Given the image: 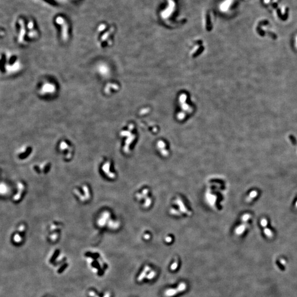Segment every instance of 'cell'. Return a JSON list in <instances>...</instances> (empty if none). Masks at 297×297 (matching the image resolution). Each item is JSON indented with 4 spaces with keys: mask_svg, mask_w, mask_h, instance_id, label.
<instances>
[{
    "mask_svg": "<svg viewBox=\"0 0 297 297\" xmlns=\"http://www.w3.org/2000/svg\"><path fill=\"white\" fill-rule=\"evenodd\" d=\"M83 258L89 270L94 275L102 277L105 275L108 268L106 259L99 251L90 249L85 251Z\"/></svg>",
    "mask_w": 297,
    "mask_h": 297,
    "instance_id": "1",
    "label": "cell"
},
{
    "mask_svg": "<svg viewBox=\"0 0 297 297\" xmlns=\"http://www.w3.org/2000/svg\"><path fill=\"white\" fill-rule=\"evenodd\" d=\"M47 262L48 266L57 275L65 273L70 266L68 258L59 248H55L50 251Z\"/></svg>",
    "mask_w": 297,
    "mask_h": 297,
    "instance_id": "2",
    "label": "cell"
},
{
    "mask_svg": "<svg viewBox=\"0 0 297 297\" xmlns=\"http://www.w3.org/2000/svg\"><path fill=\"white\" fill-rule=\"evenodd\" d=\"M3 57V69L6 74H14L22 69V62L17 55L11 52H5Z\"/></svg>",
    "mask_w": 297,
    "mask_h": 297,
    "instance_id": "3",
    "label": "cell"
},
{
    "mask_svg": "<svg viewBox=\"0 0 297 297\" xmlns=\"http://www.w3.org/2000/svg\"><path fill=\"white\" fill-rule=\"evenodd\" d=\"M72 194L81 204H86L91 200L93 191L89 184L83 183L74 187Z\"/></svg>",
    "mask_w": 297,
    "mask_h": 297,
    "instance_id": "4",
    "label": "cell"
},
{
    "mask_svg": "<svg viewBox=\"0 0 297 297\" xmlns=\"http://www.w3.org/2000/svg\"><path fill=\"white\" fill-rule=\"evenodd\" d=\"M115 222L116 221L113 219L110 210L107 209L101 210L95 219L96 226L100 230H115Z\"/></svg>",
    "mask_w": 297,
    "mask_h": 297,
    "instance_id": "5",
    "label": "cell"
},
{
    "mask_svg": "<svg viewBox=\"0 0 297 297\" xmlns=\"http://www.w3.org/2000/svg\"><path fill=\"white\" fill-rule=\"evenodd\" d=\"M63 228V223L58 221H52L48 224L46 230V238L51 243H57L61 237Z\"/></svg>",
    "mask_w": 297,
    "mask_h": 297,
    "instance_id": "6",
    "label": "cell"
},
{
    "mask_svg": "<svg viewBox=\"0 0 297 297\" xmlns=\"http://www.w3.org/2000/svg\"><path fill=\"white\" fill-rule=\"evenodd\" d=\"M57 148L59 155L64 161L68 162L72 160L74 154V148L69 140L66 139H62L58 141Z\"/></svg>",
    "mask_w": 297,
    "mask_h": 297,
    "instance_id": "7",
    "label": "cell"
},
{
    "mask_svg": "<svg viewBox=\"0 0 297 297\" xmlns=\"http://www.w3.org/2000/svg\"><path fill=\"white\" fill-rule=\"evenodd\" d=\"M57 86L55 83L49 80L41 81L38 86L37 91L40 96L43 97H52L57 93Z\"/></svg>",
    "mask_w": 297,
    "mask_h": 297,
    "instance_id": "8",
    "label": "cell"
},
{
    "mask_svg": "<svg viewBox=\"0 0 297 297\" xmlns=\"http://www.w3.org/2000/svg\"><path fill=\"white\" fill-rule=\"evenodd\" d=\"M99 167L100 175L105 179L109 180L115 179L116 173L111 160L105 158L101 161Z\"/></svg>",
    "mask_w": 297,
    "mask_h": 297,
    "instance_id": "9",
    "label": "cell"
},
{
    "mask_svg": "<svg viewBox=\"0 0 297 297\" xmlns=\"http://www.w3.org/2000/svg\"><path fill=\"white\" fill-rule=\"evenodd\" d=\"M27 227L24 223H21L16 227L11 237V242L15 245H21L24 243Z\"/></svg>",
    "mask_w": 297,
    "mask_h": 297,
    "instance_id": "10",
    "label": "cell"
},
{
    "mask_svg": "<svg viewBox=\"0 0 297 297\" xmlns=\"http://www.w3.org/2000/svg\"><path fill=\"white\" fill-rule=\"evenodd\" d=\"M27 185L24 182L23 180L17 181L13 187L12 193L11 194V199L12 201L16 203L21 201L27 193Z\"/></svg>",
    "mask_w": 297,
    "mask_h": 297,
    "instance_id": "11",
    "label": "cell"
},
{
    "mask_svg": "<svg viewBox=\"0 0 297 297\" xmlns=\"http://www.w3.org/2000/svg\"><path fill=\"white\" fill-rule=\"evenodd\" d=\"M51 167V163L48 161L35 163L33 165L32 169L33 171L37 175L42 176L47 175L50 172Z\"/></svg>",
    "mask_w": 297,
    "mask_h": 297,
    "instance_id": "12",
    "label": "cell"
},
{
    "mask_svg": "<svg viewBox=\"0 0 297 297\" xmlns=\"http://www.w3.org/2000/svg\"><path fill=\"white\" fill-rule=\"evenodd\" d=\"M33 152V149L32 146L26 144L22 146L17 150L16 155L18 160L24 161L30 157Z\"/></svg>",
    "mask_w": 297,
    "mask_h": 297,
    "instance_id": "13",
    "label": "cell"
},
{
    "mask_svg": "<svg viewBox=\"0 0 297 297\" xmlns=\"http://www.w3.org/2000/svg\"><path fill=\"white\" fill-rule=\"evenodd\" d=\"M87 297H112L111 292L107 290L91 287L88 289L86 292Z\"/></svg>",
    "mask_w": 297,
    "mask_h": 297,
    "instance_id": "14",
    "label": "cell"
},
{
    "mask_svg": "<svg viewBox=\"0 0 297 297\" xmlns=\"http://www.w3.org/2000/svg\"><path fill=\"white\" fill-rule=\"evenodd\" d=\"M12 188L9 184L6 181H2L1 183V194L2 197H8L12 194Z\"/></svg>",
    "mask_w": 297,
    "mask_h": 297,
    "instance_id": "15",
    "label": "cell"
},
{
    "mask_svg": "<svg viewBox=\"0 0 297 297\" xmlns=\"http://www.w3.org/2000/svg\"><path fill=\"white\" fill-rule=\"evenodd\" d=\"M186 285L185 283H181L179 285L178 288L177 289H170V290L167 291L166 293H165V295L167 296H171L172 295H174L176 293V292H182L185 290L186 289Z\"/></svg>",
    "mask_w": 297,
    "mask_h": 297,
    "instance_id": "16",
    "label": "cell"
},
{
    "mask_svg": "<svg viewBox=\"0 0 297 297\" xmlns=\"http://www.w3.org/2000/svg\"><path fill=\"white\" fill-rule=\"evenodd\" d=\"M233 1V0H225L220 6V9L223 12H227L232 5Z\"/></svg>",
    "mask_w": 297,
    "mask_h": 297,
    "instance_id": "17",
    "label": "cell"
},
{
    "mask_svg": "<svg viewBox=\"0 0 297 297\" xmlns=\"http://www.w3.org/2000/svg\"><path fill=\"white\" fill-rule=\"evenodd\" d=\"M177 262H176V261H175V262H174V264L171 266V269L175 270L177 268Z\"/></svg>",
    "mask_w": 297,
    "mask_h": 297,
    "instance_id": "18",
    "label": "cell"
},
{
    "mask_svg": "<svg viewBox=\"0 0 297 297\" xmlns=\"http://www.w3.org/2000/svg\"><path fill=\"white\" fill-rule=\"evenodd\" d=\"M284 11H285V7L282 6V8H281V12H282V13L284 14Z\"/></svg>",
    "mask_w": 297,
    "mask_h": 297,
    "instance_id": "19",
    "label": "cell"
},
{
    "mask_svg": "<svg viewBox=\"0 0 297 297\" xmlns=\"http://www.w3.org/2000/svg\"><path fill=\"white\" fill-rule=\"evenodd\" d=\"M270 1V0H264V2H265V3H266V4H267V3H269Z\"/></svg>",
    "mask_w": 297,
    "mask_h": 297,
    "instance_id": "20",
    "label": "cell"
},
{
    "mask_svg": "<svg viewBox=\"0 0 297 297\" xmlns=\"http://www.w3.org/2000/svg\"><path fill=\"white\" fill-rule=\"evenodd\" d=\"M296 46H297V36L296 37Z\"/></svg>",
    "mask_w": 297,
    "mask_h": 297,
    "instance_id": "21",
    "label": "cell"
},
{
    "mask_svg": "<svg viewBox=\"0 0 297 297\" xmlns=\"http://www.w3.org/2000/svg\"><path fill=\"white\" fill-rule=\"evenodd\" d=\"M45 297H52V296H45Z\"/></svg>",
    "mask_w": 297,
    "mask_h": 297,
    "instance_id": "22",
    "label": "cell"
}]
</instances>
